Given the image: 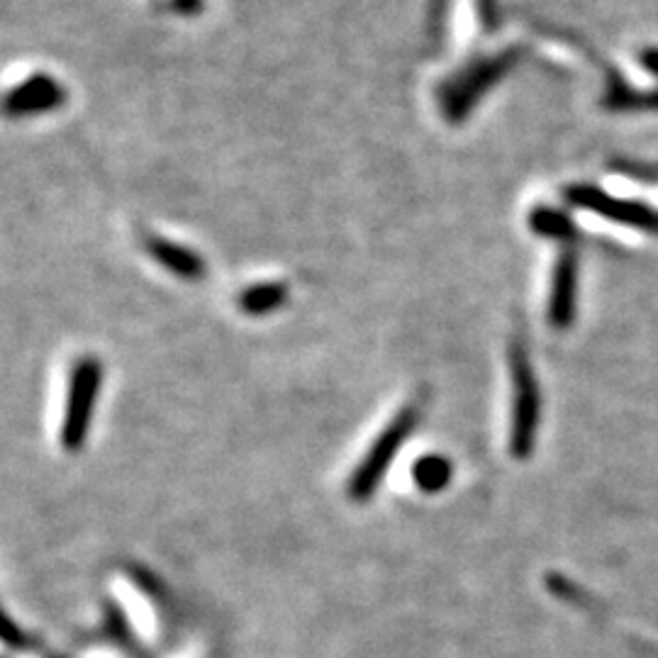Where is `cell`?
<instances>
[{
	"label": "cell",
	"mask_w": 658,
	"mask_h": 658,
	"mask_svg": "<svg viewBox=\"0 0 658 658\" xmlns=\"http://www.w3.org/2000/svg\"><path fill=\"white\" fill-rule=\"evenodd\" d=\"M285 300V285L281 283H263L254 285L241 295V308L247 310L249 315H267L271 310L281 308Z\"/></svg>",
	"instance_id": "10"
},
{
	"label": "cell",
	"mask_w": 658,
	"mask_h": 658,
	"mask_svg": "<svg viewBox=\"0 0 658 658\" xmlns=\"http://www.w3.org/2000/svg\"><path fill=\"white\" fill-rule=\"evenodd\" d=\"M64 100V90L50 76H32L22 80L18 88L10 90L8 96V112L10 115H30V112H44L54 106H60Z\"/></svg>",
	"instance_id": "6"
},
{
	"label": "cell",
	"mask_w": 658,
	"mask_h": 658,
	"mask_svg": "<svg viewBox=\"0 0 658 658\" xmlns=\"http://www.w3.org/2000/svg\"><path fill=\"white\" fill-rule=\"evenodd\" d=\"M641 62H644V66H646V68H649V72L658 74V52H656V50H649V52H644V56H641Z\"/></svg>",
	"instance_id": "12"
},
{
	"label": "cell",
	"mask_w": 658,
	"mask_h": 658,
	"mask_svg": "<svg viewBox=\"0 0 658 658\" xmlns=\"http://www.w3.org/2000/svg\"><path fill=\"white\" fill-rule=\"evenodd\" d=\"M414 424H418V410L406 408L402 412H398V418L392 420L384 432L378 434L374 446L368 449V454L364 456L359 468L354 473V478L349 481L352 500L364 503L371 498L376 488L380 486V481H384L388 466L396 461L400 446L406 444V439L414 430Z\"/></svg>",
	"instance_id": "1"
},
{
	"label": "cell",
	"mask_w": 658,
	"mask_h": 658,
	"mask_svg": "<svg viewBox=\"0 0 658 658\" xmlns=\"http://www.w3.org/2000/svg\"><path fill=\"white\" fill-rule=\"evenodd\" d=\"M478 8H481L483 22H488V28H490L493 25V0H478Z\"/></svg>",
	"instance_id": "13"
},
{
	"label": "cell",
	"mask_w": 658,
	"mask_h": 658,
	"mask_svg": "<svg viewBox=\"0 0 658 658\" xmlns=\"http://www.w3.org/2000/svg\"><path fill=\"white\" fill-rule=\"evenodd\" d=\"M517 60V52H510V54H500L498 60H490V62H483L481 66L471 68V72H466L464 76H461L452 94L446 96V106H449V112L454 115V118H461L468 108L471 103L476 100L483 90H486L495 78H498L500 74H505V68H510L513 62Z\"/></svg>",
	"instance_id": "5"
},
{
	"label": "cell",
	"mask_w": 658,
	"mask_h": 658,
	"mask_svg": "<svg viewBox=\"0 0 658 658\" xmlns=\"http://www.w3.org/2000/svg\"><path fill=\"white\" fill-rule=\"evenodd\" d=\"M452 478V464L444 456H424L414 464V483L427 493L442 490Z\"/></svg>",
	"instance_id": "9"
},
{
	"label": "cell",
	"mask_w": 658,
	"mask_h": 658,
	"mask_svg": "<svg viewBox=\"0 0 658 658\" xmlns=\"http://www.w3.org/2000/svg\"><path fill=\"white\" fill-rule=\"evenodd\" d=\"M565 195H569V201L573 205L585 207V211H593L597 215H605L607 219H615V223L641 227V229H656L658 233V215L641 203L612 198V195L597 191L593 186H571L565 191Z\"/></svg>",
	"instance_id": "4"
},
{
	"label": "cell",
	"mask_w": 658,
	"mask_h": 658,
	"mask_svg": "<svg viewBox=\"0 0 658 658\" xmlns=\"http://www.w3.org/2000/svg\"><path fill=\"white\" fill-rule=\"evenodd\" d=\"M575 310V254L563 251L561 261L553 276L551 288V303H549V320L553 327L565 330L573 322Z\"/></svg>",
	"instance_id": "7"
},
{
	"label": "cell",
	"mask_w": 658,
	"mask_h": 658,
	"mask_svg": "<svg viewBox=\"0 0 658 658\" xmlns=\"http://www.w3.org/2000/svg\"><path fill=\"white\" fill-rule=\"evenodd\" d=\"M532 227L539 235L559 237V239L571 237V233H573L569 217L557 213V211H549V207H539V211L532 213Z\"/></svg>",
	"instance_id": "11"
},
{
	"label": "cell",
	"mask_w": 658,
	"mask_h": 658,
	"mask_svg": "<svg viewBox=\"0 0 658 658\" xmlns=\"http://www.w3.org/2000/svg\"><path fill=\"white\" fill-rule=\"evenodd\" d=\"M100 378H103L100 362L90 359V356H86V359H80L74 366L72 384H68L66 412L62 422V444L66 452H76V449H80L86 442L90 420H94Z\"/></svg>",
	"instance_id": "2"
},
{
	"label": "cell",
	"mask_w": 658,
	"mask_h": 658,
	"mask_svg": "<svg viewBox=\"0 0 658 658\" xmlns=\"http://www.w3.org/2000/svg\"><path fill=\"white\" fill-rule=\"evenodd\" d=\"M149 251H152L157 257V261L164 263L169 271L179 273L181 279L198 281L203 276L201 257H195V254H191L188 249L169 245V241H164V239H152V241H149Z\"/></svg>",
	"instance_id": "8"
},
{
	"label": "cell",
	"mask_w": 658,
	"mask_h": 658,
	"mask_svg": "<svg viewBox=\"0 0 658 658\" xmlns=\"http://www.w3.org/2000/svg\"><path fill=\"white\" fill-rule=\"evenodd\" d=\"M513 388H515V406H513V434L510 449L515 459H529L535 449L537 424H539V388L532 368L525 352H513Z\"/></svg>",
	"instance_id": "3"
}]
</instances>
